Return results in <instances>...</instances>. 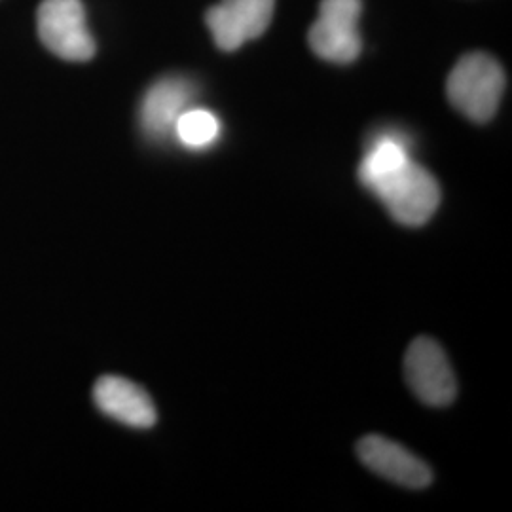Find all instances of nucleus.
Returning a JSON list of instances; mask_svg holds the SVG:
<instances>
[{
	"mask_svg": "<svg viewBox=\"0 0 512 512\" xmlns=\"http://www.w3.org/2000/svg\"><path fill=\"white\" fill-rule=\"evenodd\" d=\"M274 8L275 0H222L207 10L205 23L220 50L236 52L247 40L266 33Z\"/></svg>",
	"mask_w": 512,
	"mask_h": 512,
	"instance_id": "6",
	"label": "nucleus"
},
{
	"mask_svg": "<svg viewBox=\"0 0 512 512\" xmlns=\"http://www.w3.org/2000/svg\"><path fill=\"white\" fill-rule=\"evenodd\" d=\"M384 203L391 217L404 226H421L440 203L437 179L412 158L365 184Z\"/></svg>",
	"mask_w": 512,
	"mask_h": 512,
	"instance_id": "1",
	"label": "nucleus"
},
{
	"mask_svg": "<svg viewBox=\"0 0 512 512\" xmlns=\"http://www.w3.org/2000/svg\"><path fill=\"white\" fill-rule=\"evenodd\" d=\"M97 408L112 420L135 429H148L156 423V408L147 391L126 378L105 376L93 387Z\"/></svg>",
	"mask_w": 512,
	"mask_h": 512,
	"instance_id": "9",
	"label": "nucleus"
},
{
	"mask_svg": "<svg viewBox=\"0 0 512 512\" xmlns=\"http://www.w3.org/2000/svg\"><path fill=\"white\" fill-rule=\"evenodd\" d=\"M194 95V84L183 76H165L152 84L139 110V122L148 139L165 141L173 137L179 118L192 109Z\"/></svg>",
	"mask_w": 512,
	"mask_h": 512,
	"instance_id": "7",
	"label": "nucleus"
},
{
	"mask_svg": "<svg viewBox=\"0 0 512 512\" xmlns=\"http://www.w3.org/2000/svg\"><path fill=\"white\" fill-rule=\"evenodd\" d=\"M37 27L42 44L61 59L88 61L95 55V40L80 0H42Z\"/></svg>",
	"mask_w": 512,
	"mask_h": 512,
	"instance_id": "4",
	"label": "nucleus"
},
{
	"mask_svg": "<svg viewBox=\"0 0 512 512\" xmlns=\"http://www.w3.org/2000/svg\"><path fill=\"white\" fill-rule=\"evenodd\" d=\"M507 86L505 71L492 55H463L446 82L450 103L471 122L486 124L495 116Z\"/></svg>",
	"mask_w": 512,
	"mask_h": 512,
	"instance_id": "2",
	"label": "nucleus"
},
{
	"mask_svg": "<svg viewBox=\"0 0 512 512\" xmlns=\"http://www.w3.org/2000/svg\"><path fill=\"white\" fill-rule=\"evenodd\" d=\"M357 454L370 471L406 488H425L433 482L431 469L401 444L370 435L357 444Z\"/></svg>",
	"mask_w": 512,
	"mask_h": 512,
	"instance_id": "8",
	"label": "nucleus"
},
{
	"mask_svg": "<svg viewBox=\"0 0 512 512\" xmlns=\"http://www.w3.org/2000/svg\"><path fill=\"white\" fill-rule=\"evenodd\" d=\"M219 135V118L205 109L186 110L175 128V137L188 148H207Z\"/></svg>",
	"mask_w": 512,
	"mask_h": 512,
	"instance_id": "10",
	"label": "nucleus"
},
{
	"mask_svg": "<svg viewBox=\"0 0 512 512\" xmlns=\"http://www.w3.org/2000/svg\"><path fill=\"white\" fill-rule=\"evenodd\" d=\"M361 14L363 0H321L319 18L308 33L315 55L338 65L353 63L363 50L357 29Z\"/></svg>",
	"mask_w": 512,
	"mask_h": 512,
	"instance_id": "3",
	"label": "nucleus"
},
{
	"mask_svg": "<svg viewBox=\"0 0 512 512\" xmlns=\"http://www.w3.org/2000/svg\"><path fill=\"white\" fill-rule=\"evenodd\" d=\"M404 372L410 389L429 406H446L456 399L458 385L452 365L439 344L429 338H416L404 357Z\"/></svg>",
	"mask_w": 512,
	"mask_h": 512,
	"instance_id": "5",
	"label": "nucleus"
}]
</instances>
